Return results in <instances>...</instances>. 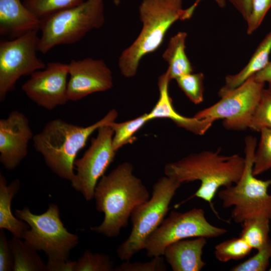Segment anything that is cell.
I'll use <instances>...</instances> for the list:
<instances>
[{"label":"cell","mask_w":271,"mask_h":271,"mask_svg":"<svg viewBox=\"0 0 271 271\" xmlns=\"http://www.w3.org/2000/svg\"><path fill=\"white\" fill-rule=\"evenodd\" d=\"M133 171L131 163L124 162L100 179L94 199L96 210L104 217L99 225L90 227L92 231L109 238L117 237L128 225L134 208L150 198L148 190Z\"/></svg>","instance_id":"1"},{"label":"cell","mask_w":271,"mask_h":271,"mask_svg":"<svg viewBox=\"0 0 271 271\" xmlns=\"http://www.w3.org/2000/svg\"><path fill=\"white\" fill-rule=\"evenodd\" d=\"M217 151L191 154L164 168L165 175L181 184L199 181L200 186L188 200L197 197L208 203L213 212V200L218 189L236 183L245 165L244 158L237 154L226 156Z\"/></svg>","instance_id":"2"},{"label":"cell","mask_w":271,"mask_h":271,"mask_svg":"<svg viewBox=\"0 0 271 271\" xmlns=\"http://www.w3.org/2000/svg\"><path fill=\"white\" fill-rule=\"evenodd\" d=\"M117 115L113 108L103 118L87 126L60 118L52 119L34 135V148L43 156L46 165L54 174L71 182L75 176L74 164L78 153L94 131L102 125L114 121Z\"/></svg>","instance_id":"3"},{"label":"cell","mask_w":271,"mask_h":271,"mask_svg":"<svg viewBox=\"0 0 271 271\" xmlns=\"http://www.w3.org/2000/svg\"><path fill=\"white\" fill-rule=\"evenodd\" d=\"M15 215L30 227L22 239L46 254L47 271H74L75 261L69 260L68 257L70 251L78 243L79 237L64 227L57 205L49 204L47 210L41 214H33L26 207L16 210Z\"/></svg>","instance_id":"4"},{"label":"cell","mask_w":271,"mask_h":271,"mask_svg":"<svg viewBox=\"0 0 271 271\" xmlns=\"http://www.w3.org/2000/svg\"><path fill=\"white\" fill-rule=\"evenodd\" d=\"M182 0H142L139 13L142 28L133 43L120 55L118 67L124 77L134 76L141 60L157 50L172 25L182 20Z\"/></svg>","instance_id":"5"},{"label":"cell","mask_w":271,"mask_h":271,"mask_svg":"<svg viewBox=\"0 0 271 271\" xmlns=\"http://www.w3.org/2000/svg\"><path fill=\"white\" fill-rule=\"evenodd\" d=\"M256 145L255 137L245 138V165L240 179L218 192L224 208L233 207L231 217L237 223L253 218L271 220V194L267 192L271 179H258L252 173Z\"/></svg>","instance_id":"6"},{"label":"cell","mask_w":271,"mask_h":271,"mask_svg":"<svg viewBox=\"0 0 271 271\" xmlns=\"http://www.w3.org/2000/svg\"><path fill=\"white\" fill-rule=\"evenodd\" d=\"M104 0H85L41 20L38 51L47 53L60 45L74 44L105 23Z\"/></svg>","instance_id":"7"},{"label":"cell","mask_w":271,"mask_h":271,"mask_svg":"<svg viewBox=\"0 0 271 271\" xmlns=\"http://www.w3.org/2000/svg\"><path fill=\"white\" fill-rule=\"evenodd\" d=\"M181 185L166 175L161 177L153 186L152 197L134 208L130 217V233L117 249V254L121 260H129L134 254L144 249L146 240L164 220L170 204Z\"/></svg>","instance_id":"8"},{"label":"cell","mask_w":271,"mask_h":271,"mask_svg":"<svg viewBox=\"0 0 271 271\" xmlns=\"http://www.w3.org/2000/svg\"><path fill=\"white\" fill-rule=\"evenodd\" d=\"M226 232V229L211 224L202 208L172 211L147 238L144 249L153 258L163 255L167 246L174 242L191 237L215 238Z\"/></svg>","instance_id":"9"},{"label":"cell","mask_w":271,"mask_h":271,"mask_svg":"<svg viewBox=\"0 0 271 271\" xmlns=\"http://www.w3.org/2000/svg\"><path fill=\"white\" fill-rule=\"evenodd\" d=\"M39 31H31L10 40L0 42V101L15 88L23 76L31 75L46 65L37 56Z\"/></svg>","instance_id":"10"},{"label":"cell","mask_w":271,"mask_h":271,"mask_svg":"<svg viewBox=\"0 0 271 271\" xmlns=\"http://www.w3.org/2000/svg\"><path fill=\"white\" fill-rule=\"evenodd\" d=\"M264 83L253 75L230 91L212 106L198 112L194 116L214 122L223 119L225 128L242 130L248 128L252 115L259 101Z\"/></svg>","instance_id":"11"},{"label":"cell","mask_w":271,"mask_h":271,"mask_svg":"<svg viewBox=\"0 0 271 271\" xmlns=\"http://www.w3.org/2000/svg\"><path fill=\"white\" fill-rule=\"evenodd\" d=\"M113 136V131L108 123L100 126L88 149L81 158L74 162L76 172L71 185L87 201L94 198L97 183L115 157L116 151L112 147Z\"/></svg>","instance_id":"12"},{"label":"cell","mask_w":271,"mask_h":271,"mask_svg":"<svg viewBox=\"0 0 271 271\" xmlns=\"http://www.w3.org/2000/svg\"><path fill=\"white\" fill-rule=\"evenodd\" d=\"M68 64L49 62L45 68L32 73L22 89L37 105L51 110L68 101Z\"/></svg>","instance_id":"13"},{"label":"cell","mask_w":271,"mask_h":271,"mask_svg":"<svg viewBox=\"0 0 271 271\" xmlns=\"http://www.w3.org/2000/svg\"><path fill=\"white\" fill-rule=\"evenodd\" d=\"M68 66V101H78L92 93L107 91L113 86L112 72L102 59H73Z\"/></svg>","instance_id":"14"},{"label":"cell","mask_w":271,"mask_h":271,"mask_svg":"<svg viewBox=\"0 0 271 271\" xmlns=\"http://www.w3.org/2000/svg\"><path fill=\"white\" fill-rule=\"evenodd\" d=\"M34 135L27 116L13 110L0 119V162L5 168H17L28 154V144Z\"/></svg>","instance_id":"15"},{"label":"cell","mask_w":271,"mask_h":271,"mask_svg":"<svg viewBox=\"0 0 271 271\" xmlns=\"http://www.w3.org/2000/svg\"><path fill=\"white\" fill-rule=\"evenodd\" d=\"M171 81L168 73L166 71L158 79L159 96L158 101L148 113L150 120L165 118L172 120L178 126L195 134L203 135L210 128L213 122L207 119L189 117L179 114L174 108L169 92Z\"/></svg>","instance_id":"16"},{"label":"cell","mask_w":271,"mask_h":271,"mask_svg":"<svg viewBox=\"0 0 271 271\" xmlns=\"http://www.w3.org/2000/svg\"><path fill=\"white\" fill-rule=\"evenodd\" d=\"M41 20L21 0H0V35L13 39L40 31Z\"/></svg>","instance_id":"17"},{"label":"cell","mask_w":271,"mask_h":271,"mask_svg":"<svg viewBox=\"0 0 271 271\" xmlns=\"http://www.w3.org/2000/svg\"><path fill=\"white\" fill-rule=\"evenodd\" d=\"M206 244L204 237L180 240L167 246L163 255L173 271H199L206 265L202 255Z\"/></svg>","instance_id":"18"},{"label":"cell","mask_w":271,"mask_h":271,"mask_svg":"<svg viewBox=\"0 0 271 271\" xmlns=\"http://www.w3.org/2000/svg\"><path fill=\"white\" fill-rule=\"evenodd\" d=\"M270 52L271 29L259 44L243 68L236 74L226 76L225 84L218 92L219 97L237 87L248 78L264 68L269 62Z\"/></svg>","instance_id":"19"},{"label":"cell","mask_w":271,"mask_h":271,"mask_svg":"<svg viewBox=\"0 0 271 271\" xmlns=\"http://www.w3.org/2000/svg\"><path fill=\"white\" fill-rule=\"evenodd\" d=\"M20 189V182L18 179H15L8 184L5 177L0 174V229H6L14 237L22 238L23 233L29 229V226L15 217L11 207L12 199Z\"/></svg>","instance_id":"20"},{"label":"cell","mask_w":271,"mask_h":271,"mask_svg":"<svg viewBox=\"0 0 271 271\" xmlns=\"http://www.w3.org/2000/svg\"><path fill=\"white\" fill-rule=\"evenodd\" d=\"M187 34L179 32L172 37L162 55L168 64L167 72L170 79H175L193 72V67L185 52V42Z\"/></svg>","instance_id":"21"},{"label":"cell","mask_w":271,"mask_h":271,"mask_svg":"<svg viewBox=\"0 0 271 271\" xmlns=\"http://www.w3.org/2000/svg\"><path fill=\"white\" fill-rule=\"evenodd\" d=\"M22 238L13 237L10 240L14 257V271L47 270L45 264L35 250Z\"/></svg>","instance_id":"22"},{"label":"cell","mask_w":271,"mask_h":271,"mask_svg":"<svg viewBox=\"0 0 271 271\" xmlns=\"http://www.w3.org/2000/svg\"><path fill=\"white\" fill-rule=\"evenodd\" d=\"M150 121L148 113L122 122L112 121L108 123L113 131L112 147L115 151L136 140L135 134Z\"/></svg>","instance_id":"23"},{"label":"cell","mask_w":271,"mask_h":271,"mask_svg":"<svg viewBox=\"0 0 271 271\" xmlns=\"http://www.w3.org/2000/svg\"><path fill=\"white\" fill-rule=\"evenodd\" d=\"M270 220L263 218H253L242 222L240 236L252 248L256 250L263 247L269 239Z\"/></svg>","instance_id":"24"},{"label":"cell","mask_w":271,"mask_h":271,"mask_svg":"<svg viewBox=\"0 0 271 271\" xmlns=\"http://www.w3.org/2000/svg\"><path fill=\"white\" fill-rule=\"evenodd\" d=\"M252 248L241 237L223 241L215 246L214 254L220 262L241 259L249 254Z\"/></svg>","instance_id":"25"},{"label":"cell","mask_w":271,"mask_h":271,"mask_svg":"<svg viewBox=\"0 0 271 271\" xmlns=\"http://www.w3.org/2000/svg\"><path fill=\"white\" fill-rule=\"evenodd\" d=\"M85 0H23L25 6L41 20L61 10L80 4Z\"/></svg>","instance_id":"26"},{"label":"cell","mask_w":271,"mask_h":271,"mask_svg":"<svg viewBox=\"0 0 271 271\" xmlns=\"http://www.w3.org/2000/svg\"><path fill=\"white\" fill-rule=\"evenodd\" d=\"M259 143L255 152L252 173L256 176L271 168V129L262 128Z\"/></svg>","instance_id":"27"},{"label":"cell","mask_w":271,"mask_h":271,"mask_svg":"<svg viewBox=\"0 0 271 271\" xmlns=\"http://www.w3.org/2000/svg\"><path fill=\"white\" fill-rule=\"evenodd\" d=\"M204 75L201 73H190L176 79L180 88L194 104L203 100Z\"/></svg>","instance_id":"28"},{"label":"cell","mask_w":271,"mask_h":271,"mask_svg":"<svg viewBox=\"0 0 271 271\" xmlns=\"http://www.w3.org/2000/svg\"><path fill=\"white\" fill-rule=\"evenodd\" d=\"M248 128L259 132L263 128L271 129V90L269 89H263Z\"/></svg>","instance_id":"29"},{"label":"cell","mask_w":271,"mask_h":271,"mask_svg":"<svg viewBox=\"0 0 271 271\" xmlns=\"http://www.w3.org/2000/svg\"><path fill=\"white\" fill-rule=\"evenodd\" d=\"M113 261L107 254L86 250L76 261L75 271H112Z\"/></svg>","instance_id":"30"},{"label":"cell","mask_w":271,"mask_h":271,"mask_svg":"<svg viewBox=\"0 0 271 271\" xmlns=\"http://www.w3.org/2000/svg\"><path fill=\"white\" fill-rule=\"evenodd\" d=\"M257 252L245 261L233 266L232 271H264L268 266L271 258V240Z\"/></svg>","instance_id":"31"},{"label":"cell","mask_w":271,"mask_h":271,"mask_svg":"<svg viewBox=\"0 0 271 271\" xmlns=\"http://www.w3.org/2000/svg\"><path fill=\"white\" fill-rule=\"evenodd\" d=\"M270 8L271 0H252L251 13L246 21L247 34H251L259 27Z\"/></svg>","instance_id":"32"},{"label":"cell","mask_w":271,"mask_h":271,"mask_svg":"<svg viewBox=\"0 0 271 271\" xmlns=\"http://www.w3.org/2000/svg\"><path fill=\"white\" fill-rule=\"evenodd\" d=\"M162 256L153 257L149 261L131 262L124 261L119 266L115 267V271H165L167 267L164 258Z\"/></svg>","instance_id":"33"},{"label":"cell","mask_w":271,"mask_h":271,"mask_svg":"<svg viewBox=\"0 0 271 271\" xmlns=\"http://www.w3.org/2000/svg\"><path fill=\"white\" fill-rule=\"evenodd\" d=\"M14 269V257L10 241L4 229H0V271H12Z\"/></svg>","instance_id":"34"},{"label":"cell","mask_w":271,"mask_h":271,"mask_svg":"<svg viewBox=\"0 0 271 271\" xmlns=\"http://www.w3.org/2000/svg\"><path fill=\"white\" fill-rule=\"evenodd\" d=\"M246 21L251 11L252 0H228Z\"/></svg>","instance_id":"35"},{"label":"cell","mask_w":271,"mask_h":271,"mask_svg":"<svg viewBox=\"0 0 271 271\" xmlns=\"http://www.w3.org/2000/svg\"><path fill=\"white\" fill-rule=\"evenodd\" d=\"M254 79L259 82L267 83L271 90V61H269L264 68L253 75Z\"/></svg>","instance_id":"36"},{"label":"cell","mask_w":271,"mask_h":271,"mask_svg":"<svg viewBox=\"0 0 271 271\" xmlns=\"http://www.w3.org/2000/svg\"><path fill=\"white\" fill-rule=\"evenodd\" d=\"M202 0H195L194 3L190 7H189L188 8L184 10V13H183V20L189 19L192 17L195 9L196 8L198 5L200 3V2ZM214 1L217 3L218 5L220 7L223 8L225 6V5H226L225 0H214Z\"/></svg>","instance_id":"37"},{"label":"cell","mask_w":271,"mask_h":271,"mask_svg":"<svg viewBox=\"0 0 271 271\" xmlns=\"http://www.w3.org/2000/svg\"><path fill=\"white\" fill-rule=\"evenodd\" d=\"M113 2L115 5H117L119 3V0H113Z\"/></svg>","instance_id":"38"},{"label":"cell","mask_w":271,"mask_h":271,"mask_svg":"<svg viewBox=\"0 0 271 271\" xmlns=\"http://www.w3.org/2000/svg\"><path fill=\"white\" fill-rule=\"evenodd\" d=\"M269 270L271 271V267L269 268Z\"/></svg>","instance_id":"39"}]
</instances>
